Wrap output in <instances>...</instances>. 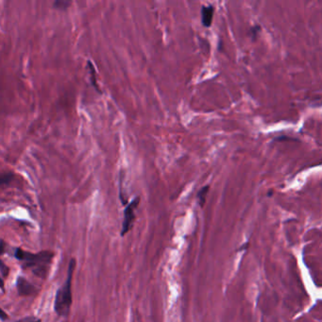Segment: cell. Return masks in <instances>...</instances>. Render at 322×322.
<instances>
[{
  "instance_id": "cell-5",
  "label": "cell",
  "mask_w": 322,
  "mask_h": 322,
  "mask_svg": "<svg viewBox=\"0 0 322 322\" xmlns=\"http://www.w3.org/2000/svg\"><path fill=\"white\" fill-rule=\"evenodd\" d=\"M214 12L215 8L213 5H203L201 7V23L203 27H211L214 18Z\"/></svg>"
},
{
  "instance_id": "cell-9",
  "label": "cell",
  "mask_w": 322,
  "mask_h": 322,
  "mask_svg": "<svg viewBox=\"0 0 322 322\" xmlns=\"http://www.w3.org/2000/svg\"><path fill=\"white\" fill-rule=\"evenodd\" d=\"M13 177H14V175L12 172L2 173L1 178H0V184L2 186L8 185L13 180Z\"/></svg>"
},
{
  "instance_id": "cell-13",
  "label": "cell",
  "mask_w": 322,
  "mask_h": 322,
  "mask_svg": "<svg viewBox=\"0 0 322 322\" xmlns=\"http://www.w3.org/2000/svg\"><path fill=\"white\" fill-rule=\"evenodd\" d=\"M0 319H1V322H3L7 321L9 319L8 314H6V312L3 310V309H1V311H0Z\"/></svg>"
},
{
  "instance_id": "cell-12",
  "label": "cell",
  "mask_w": 322,
  "mask_h": 322,
  "mask_svg": "<svg viewBox=\"0 0 322 322\" xmlns=\"http://www.w3.org/2000/svg\"><path fill=\"white\" fill-rule=\"evenodd\" d=\"M260 31H261V28H260V26H254L253 28H252V31H251V32L253 33V39H256L257 38V34L260 32Z\"/></svg>"
},
{
  "instance_id": "cell-3",
  "label": "cell",
  "mask_w": 322,
  "mask_h": 322,
  "mask_svg": "<svg viewBox=\"0 0 322 322\" xmlns=\"http://www.w3.org/2000/svg\"><path fill=\"white\" fill-rule=\"evenodd\" d=\"M139 203H140V197L136 196L129 203H128V205L124 210V217H123L122 227H121V231H120V235L122 237H124L127 233H129L134 225L135 219H136L135 211L138 208Z\"/></svg>"
},
{
  "instance_id": "cell-8",
  "label": "cell",
  "mask_w": 322,
  "mask_h": 322,
  "mask_svg": "<svg viewBox=\"0 0 322 322\" xmlns=\"http://www.w3.org/2000/svg\"><path fill=\"white\" fill-rule=\"evenodd\" d=\"M71 1H65V0H57L53 2V8L59 10V11H66L71 5Z\"/></svg>"
},
{
  "instance_id": "cell-11",
  "label": "cell",
  "mask_w": 322,
  "mask_h": 322,
  "mask_svg": "<svg viewBox=\"0 0 322 322\" xmlns=\"http://www.w3.org/2000/svg\"><path fill=\"white\" fill-rule=\"evenodd\" d=\"M15 322H42V320L35 316H27Z\"/></svg>"
},
{
  "instance_id": "cell-7",
  "label": "cell",
  "mask_w": 322,
  "mask_h": 322,
  "mask_svg": "<svg viewBox=\"0 0 322 322\" xmlns=\"http://www.w3.org/2000/svg\"><path fill=\"white\" fill-rule=\"evenodd\" d=\"M209 189H210V186H209V185H206V186H203V187H202V188L197 192L196 197H197L198 204H199L200 207H203L204 204H205V202H206V197H207Z\"/></svg>"
},
{
  "instance_id": "cell-6",
  "label": "cell",
  "mask_w": 322,
  "mask_h": 322,
  "mask_svg": "<svg viewBox=\"0 0 322 322\" xmlns=\"http://www.w3.org/2000/svg\"><path fill=\"white\" fill-rule=\"evenodd\" d=\"M87 67H88V70H89V75H90V81H91V84H92L93 87L96 89V91L99 94H101V89L99 88V85L97 83V71L95 69V66L93 64L92 62L91 61H88L87 62Z\"/></svg>"
},
{
  "instance_id": "cell-1",
  "label": "cell",
  "mask_w": 322,
  "mask_h": 322,
  "mask_svg": "<svg viewBox=\"0 0 322 322\" xmlns=\"http://www.w3.org/2000/svg\"><path fill=\"white\" fill-rule=\"evenodd\" d=\"M13 257L18 261L24 270L31 271L34 276L46 280L50 272L55 253L52 251H41L30 253L21 248L13 250Z\"/></svg>"
},
{
  "instance_id": "cell-2",
  "label": "cell",
  "mask_w": 322,
  "mask_h": 322,
  "mask_svg": "<svg viewBox=\"0 0 322 322\" xmlns=\"http://www.w3.org/2000/svg\"><path fill=\"white\" fill-rule=\"evenodd\" d=\"M77 260L75 258H71L68 264L67 269V277L64 284L58 288L54 300V311L59 317L66 318L68 317L73 302V295H72V280L74 271L76 269Z\"/></svg>"
},
{
  "instance_id": "cell-4",
  "label": "cell",
  "mask_w": 322,
  "mask_h": 322,
  "mask_svg": "<svg viewBox=\"0 0 322 322\" xmlns=\"http://www.w3.org/2000/svg\"><path fill=\"white\" fill-rule=\"evenodd\" d=\"M15 285H16L17 293L20 297L23 298L32 297L38 293V288L33 284H32L29 280H27L25 277H17Z\"/></svg>"
},
{
  "instance_id": "cell-14",
  "label": "cell",
  "mask_w": 322,
  "mask_h": 322,
  "mask_svg": "<svg viewBox=\"0 0 322 322\" xmlns=\"http://www.w3.org/2000/svg\"><path fill=\"white\" fill-rule=\"evenodd\" d=\"M6 247H7L6 243H5V241L2 239V240H1V244H0V253H1V255H3V254L5 253V249H6Z\"/></svg>"
},
{
  "instance_id": "cell-10",
  "label": "cell",
  "mask_w": 322,
  "mask_h": 322,
  "mask_svg": "<svg viewBox=\"0 0 322 322\" xmlns=\"http://www.w3.org/2000/svg\"><path fill=\"white\" fill-rule=\"evenodd\" d=\"M0 273H1V280H5L9 276L10 273V267L4 263V261L0 262Z\"/></svg>"
}]
</instances>
